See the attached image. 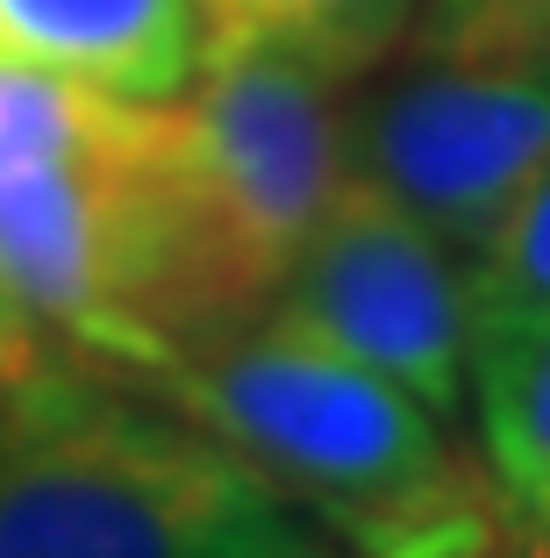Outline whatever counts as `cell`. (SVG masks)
Returning <instances> with one entry per match:
<instances>
[{
	"instance_id": "1",
	"label": "cell",
	"mask_w": 550,
	"mask_h": 558,
	"mask_svg": "<svg viewBox=\"0 0 550 558\" xmlns=\"http://www.w3.org/2000/svg\"><path fill=\"white\" fill-rule=\"evenodd\" d=\"M164 401L250 459L343 558H486L508 509L451 423L337 351L258 323L179 351Z\"/></svg>"
},
{
	"instance_id": "2",
	"label": "cell",
	"mask_w": 550,
	"mask_h": 558,
	"mask_svg": "<svg viewBox=\"0 0 550 558\" xmlns=\"http://www.w3.org/2000/svg\"><path fill=\"white\" fill-rule=\"evenodd\" d=\"M0 558H343L208 423L94 359L0 387Z\"/></svg>"
},
{
	"instance_id": "3",
	"label": "cell",
	"mask_w": 550,
	"mask_h": 558,
	"mask_svg": "<svg viewBox=\"0 0 550 558\" xmlns=\"http://www.w3.org/2000/svg\"><path fill=\"white\" fill-rule=\"evenodd\" d=\"M343 186V80L279 50L200 44L144 158L150 329L164 359L272 308Z\"/></svg>"
},
{
	"instance_id": "4",
	"label": "cell",
	"mask_w": 550,
	"mask_h": 558,
	"mask_svg": "<svg viewBox=\"0 0 550 558\" xmlns=\"http://www.w3.org/2000/svg\"><path fill=\"white\" fill-rule=\"evenodd\" d=\"M164 100H130L108 136L58 158L0 165V294L80 359L158 379L150 329V208L144 158Z\"/></svg>"
},
{
	"instance_id": "5",
	"label": "cell",
	"mask_w": 550,
	"mask_h": 558,
	"mask_svg": "<svg viewBox=\"0 0 550 558\" xmlns=\"http://www.w3.org/2000/svg\"><path fill=\"white\" fill-rule=\"evenodd\" d=\"M550 165V80L522 65H415L343 100V180L421 222L457 258L508 222Z\"/></svg>"
},
{
	"instance_id": "6",
	"label": "cell",
	"mask_w": 550,
	"mask_h": 558,
	"mask_svg": "<svg viewBox=\"0 0 550 558\" xmlns=\"http://www.w3.org/2000/svg\"><path fill=\"white\" fill-rule=\"evenodd\" d=\"M272 323L293 337L393 379L429 415H472V301L465 258L407 222L372 186L343 180L315 236L286 265L272 294Z\"/></svg>"
},
{
	"instance_id": "7",
	"label": "cell",
	"mask_w": 550,
	"mask_h": 558,
	"mask_svg": "<svg viewBox=\"0 0 550 558\" xmlns=\"http://www.w3.org/2000/svg\"><path fill=\"white\" fill-rule=\"evenodd\" d=\"M194 58V0H0V65H29L114 100H179Z\"/></svg>"
},
{
	"instance_id": "8",
	"label": "cell",
	"mask_w": 550,
	"mask_h": 558,
	"mask_svg": "<svg viewBox=\"0 0 550 558\" xmlns=\"http://www.w3.org/2000/svg\"><path fill=\"white\" fill-rule=\"evenodd\" d=\"M472 423L508 523L550 544V323L472 351Z\"/></svg>"
},
{
	"instance_id": "9",
	"label": "cell",
	"mask_w": 550,
	"mask_h": 558,
	"mask_svg": "<svg viewBox=\"0 0 550 558\" xmlns=\"http://www.w3.org/2000/svg\"><path fill=\"white\" fill-rule=\"evenodd\" d=\"M421 0H194L200 44L279 50L329 80H365L415 36Z\"/></svg>"
},
{
	"instance_id": "10",
	"label": "cell",
	"mask_w": 550,
	"mask_h": 558,
	"mask_svg": "<svg viewBox=\"0 0 550 558\" xmlns=\"http://www.w3.org/2000/svg\"><path fill=\"white\" fill-rule=\"evenodd\" d=\"M465 301H472V351L508 337V329L550 323V165L508 208L501 230L465 258Z\"/></svg>"
},
{
	"instance_id": "11",
	"label": "cell",
	"mask_w": 550,
	"mask_h": 558,
	"mask_svg": "<svg viewBox=\"0 0 550 558\" xmlns=\"http://www.w3.org/2000/svg\"><path fill=\"white\" fill-rule=\"evenodd\" d=\"M130 100L94 94V86L50 80L29 65H0V165H29V158H58V150H80L94 136L114 130Z\"/></svg>"
},
{
	"instance_id": "12",
	"label": "cell",
	"mask_w": 550,
	"mask_h": 558,
	"mask_svg": "<svg viewBox=\"0 0 550 558\" xmlns=\"http://www.w3.org/2000/svg\"><path fill=\"white\" fill-rule=\"evenodd\" d=\"M550 44V0H421L415 50L443 65H529Z\"/></svg>"
},
{
	"instance_id": "13",
	"label": "cell",
	"mask_w": 550,
	"mask_h": 558,
	"mask_svg": "<svg viewBox=\"0 0 550 558\" xmlns=\"http://www.w3.org/2000/svg\"><path fill=\"white\" fill-rule=\"evenodd\" d=\"M44 351H50V344L36 337V323H29V315H22L8 294H0V387H8V379H22L36 359H44Z\"/></svg>"
},
{
	"instance_id": "14",
	"label": "cell",
	"mask_w": 550,
	"mask_h": 558,
	"mask_svg": "<svg viewBox=\"0 0 550 558\" xmlns=\"http://www.w3.org/2000/svg\"><path fill=\"white\" fill-rule=\"evenodd\" d=\"M522 72H543V80H550V44L536 50V58H529V65H522Z\"/></svg>"
}]
</instances>
